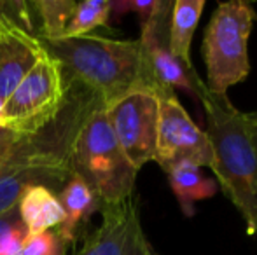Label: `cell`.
Here are the masks:
<instances>
[{
    "instance_id": "obj_1",
    "label": "cell",
    "mask_w": 257,
    "mask_h": 255,
    "mask_svg": "<svg viewBox=\"0 0 257 255\" xmlns=\"http://www.w3.org/2000/svg\"><path fill=\"white\" fill-rule=\"evenodd\" d=\"M67 81V96L58 116L41 131L20 136L0 168V215L18 206L28 187L44 185L56 194L70 178V150L88 116L103 103L74 81Z\"/></svg>"
},
{
    "instance_id": "obj_2",
    "label": "cell",
    "mask_w": 257,
    "mask_h": 255,
    "mask_svg": "<svg viewBox=\"0 0 257 255\" xmlns=\"http://www.w3.org/2000/svg\"><path fill=\"white\" fill-rule=\"evenodd\" d=\"M205 110V133L213 150L212 171L219 187L241 213L247 232L257 236V156L245 128L243 112L227 95L208 91L201 77L194 81Z\"/></svg>"
},
{
    "instance_id": "obj_3",
    "label": "cell",
    "mask_w": 257,
    "mask_h": 255,
    "mask_svg": "<svg viewBox=\"0 0 257 255\" xmlns=\"http://www.w3.org/2000/svg\"><path fill=\"white\" fill-rule=\"evenodd\" d=\"M42 44L61 65L65 79L93 93L103 107L133 91H149L139 41L84 35Z\"/></svg>"
},
{
    "instance_id": "obj_4",
    "label": "cell",
    "mask_w": 257,
    "mask_h": 255,
    "mask_svg": "<svg viewBox=\"0 0 257 255\" xmlns=\"http://www.w3.org/2000/svg\"><path fill=\"white\" fill-rule=\"evenodd\" d=\"M70 170L100 197L115 204L133 196L139 171L124 156L108 124L105 107H98L82 123L72 143Z\"/></svg>"
},
{
    "instance_id": "obj_5",
    "label": "cell",
    "mask_w": 257,
    "mask_h": 255,
    "mask_svg": "<svg viewBox=\"0 0 257 255\" xmlns=\"http://www.w3.org/2000/svg\"><path fill=\"white\" fill-rule=\"evenodd\" d=\"M252 25L254 11L247 2H224L213 11L203 37L205 86L208 91L227 95V89L248 77V39Z\"/></svg>"
},
{
    "instance_id": "obj_6",
    "label": "cell",
    "mask_w": 257,
    "mask_h": 255,
    "mask_svg": "<svg viewBox=\"0 0 257 255\" xmlns=\"http://www.w3.org/2000/svg\"><path fill=\"white\" fill-rule=\"evenodd\" d=\"M67 96L61 65L48 51L4 100L0 128L18 136L41 131L58 116Z\"/></svg>"
},
{
    "instance_id": "obj_7",
    "label": "cell",
    "mask_w": 257,
    "mask_h": 255,
    "mask_svg": "<svg viewBox=\"0 0 257 255\" xmlns=\"http://www.w3.org/2000/svg\"><path fill=\"white\" fill-rule=\"evenodd\" d=\"M173 2L159 0L153 16L142 25L140 48H142L144 68L149 91L158 98L175 95L177 89L186 91L198 98V89L194 86L200 75L198 72L189 74L182 63L173 56L170 49V13Z\"/></svg>"
},
{
    "instance_id": "obj_8",
    "label": "cell",
    "mask_w": 257,
    "mask_h": 255,
    "mask_svg": "<svg viewBox=\"0 0 257 255\" xmlns=\"http://www.w3.org/2000/svg\"><path fill=\"white\" fill-rule=\"evenodd\" d=\"M108 124L124 156L137 171L156 159L158 96L133 91L105 107Z\"/></svg>"
},
{
    "instance_id": "obj_9",
    "label": "cell",
    "mask_w": 257,
    "mask_h": 255,
    "mask_svg": "<svg viewBox=\"0 0 257 255\" xmlns=\"http://www.w3.org/2000/svg\"><path fill=\"white\" fill-rule=\"evenodd\" d=\"M156 163L168 170L179 163L210 168L213 150L208 135L194 123L177 100V95L158 98V142Z\"/></svg>"
},
{
    "instance_id": "obj_10",
    "label": "cell",
    "mask_w": 257,
    "mask_h": 255,
    "mask_svg": "<svg viewBox=\"0 0 257 255\" xmlns=\"http://www.w3.org/2000/svg\"><path fill=\"white\" fill-rule=\"evenodd\" d=\"M102 224L86 236L75 255H158L140 222L135 196L115 204H102Z\"/></svg>"
},
{
    "instance_id": "obj_11",
    "label": "cell",
    "mask_w": 257,
    "mask_h": 255,
    "mask_svg": "<svg viewBox=\"0 0 257 255\" xmlns=\"http://www.w3.org/2000/svg\"><path fill=\"white\" fill-rule=\"evenodd\" d=\"M46 48L37 35L16 27H0V98L6 100L42 58Z\"/></svg>"
},
{
    "instance_id": "obj_12",
    "label": "cell",
    "mask_w": 257,
    "mask_h": 255,
    "mask_svg": "<svg viewBox=\"0 0 257 255\" xmlns=\"http://www.w3.org/2000/svg\"><path fill=\"white\" fill-rule=\"evenodd\" d=\"M58 199L65 210V222L58 227V232L68 245H72L77 238L81 225L88 222L95 211L102 210V201L96 192L75 173L70 175L67 184L58 194Z\"/></svg>"
},
{
    "instance_id": "obj_13",
    "label": "cell",
    "mask_w": 257,
    "mask_h": 255,
    "mask_svg": "<svg viewBox=\"0 0 257 255\" xmlns=\"http://www.w3.org/2000/svg\"><path fill=\"white\" fill-rule=\"evenodd\" d=\"M18 210L28 234L53 231L65 222V210L60 199L44 185L28 187L21 194Z\"/></svg>"
},
{
    "instance_id": "obj_14",
    "label": "cell",
    "mask_w": 257,
    "mask_h": 255,
    "mask_svg": "<svg viewBox=\"0 0 257 255\" xmlns=\"http://www.w3.org/2000/svg\"><path fill=\"white\" fill-rule=\"evenodd\" d=\"M205 0H175L170 13V49L189 74H194L191 44L200 23Z\"/></svg>"
},
{
    "instance_id": "obj_15",
    "label": "cell",
    "mask_w": 257,
    "mask_h": 255,
    "mask_svg": "<svg viewBox=\"0 0 257 255\" xmlns=\"http://www.w3.org/2000/svg\"><path fill=\"white\" fill-rule=\"evenodd\" d=\"M168 175L170 187L175 194L177 201L180 204V210L184 215L191 217L194 215V204L201 199L215 196L217 182L213 178H208L201 173V168L191 163H179L165 170Z\"/></svg>"
},
{
    "instance_id": "obj_16",
    "label": "cell",
    "mask_w": 257,
    "mask_h": 255,
    "mask_svg": "<svg viewBox=\"0 0 257 255\" xmlns=\"http://www.w3.org/2000/svg\"><path fill=\"white\" fill-rule=\"evenodd\" d=\"M75 0H35L32 2L34 18L39 20V39L58 41L65 37L72 14L75 11Z\"/></svg>"
},
{
    "instance_id": "obj_17",
    "label": "cell",
    "mask_w": 257,
    "mask_h": 255,
    "mask_svg": "<svg viewBox=\"0 0 257 255\" xmlns=\"http://www.w3.org/2000/svg\"><path fill=\"white\" fill-rule=\"evenodd\" d=\"M110 20V0H84L77 2L63 39L84 37L95 28L107 27Z\"/></svg>"
},
{
    "instance_id": "obj_18",
    "label": "cell",
    "mask_w": 257,
    "mask_h": 255,
    "mask_svg": "<svg viewBox=\"0 0 257 255\" xmlns=\"http://www.w3.org/2000/svg\"><path fill=\"white\" fill-rule=\"evenodd\" d=\"M16 27L35 35V18L32 4L25 0H0V27Z\"/></svg>"
},
{
    "instance_id": "obj_19",
    "label": "cell",
    "mask_w": 257,
    "mask_h": 255,
    "mask_svg": "<svg viewBox=\"0 0 257 255\" xmlns=\"http://www.w3.org/2000/svg\"><path fill=\"white\" fill-rule=\"evenodd\" d=\"M68 243L58 231H44L27 234L21 255H67Z\"/></svg>"
},
{
    "instance_id": "obj_20",
    "label": "cell",
    "mask_w": 257,
    "mask_h": 255,
    "mask_svg": "<svg viewBox=\"0 0 257 255\" xmlns=\"http://www.w3.org/2000/svg\"><path fill=\"white\" fill-rule=\"evenodd\" d=\"M16 234H28V232L21 222L20 210H18V206H14L0 215V245Z\"/></svg>"
},
{
    "instance_id": "obj_21",
    "label": "cell",
    "mask_w": 257,
    "mask_h": 255,
    "mask_svg": "<svg viewBox=\"0 0 257 255\" xmlns=\"http://www.w3.org/2000/svg\"><path fill=\"white\" fill-rule=\"evenodd\" d=\"M20 136L14 135L11 131H6V129H0V168L4 166V163L7 161V157L11 156V152L16 147Z\"/></svg>"
},
{
    "instance_id": "obj_22",
    "label": "cell",
    "mask_w": 257,
    "mask_h": 255,
    "mask_svg": "<svg viewBox=\"0 0 257 255\" xmlns=\"http://www.w3.org/2000/svg\"><path fill=\"white\" fill-rule=\"evenodd\" d=\"M243 121H245V128H247L248 138H250V143L255 150L257 156V110L255 112H243Z\"/></svg>"
},
{
    "instance_id": "obj_23",
    "label": "cell",
    "mask_w": 257,
    "mask_h": 255,
    "mask_svg": "<svg viewBox=\"0 0 257 255\" xmlns=\"http://www.w3.org/2000/svg\"><path fill=\"white\" fill-rule=\"evenodd\" d=\"M2 107H4V100L0 98V112H2ZM0 129H2V128H0Z\"/></svg>"
}]
</instances>
